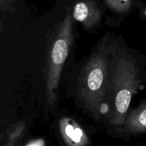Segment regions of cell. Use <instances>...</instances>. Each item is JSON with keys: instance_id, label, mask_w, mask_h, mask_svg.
<instances>
[{"instance_id": "3957f363", "label": "cell", "mask_w": 146, "mask_h": 146, "mask_svg": "<svg viewBox=\"0 0 146 146\" xmlns=\"http://www.w3.org/2000/svg\"><path fill=\"white\" fill-rule=\"evenodd\" d=\"M73 41L72 21L67 14L60 25L48 54L46 73V98L50 104L55 102L54 91L58 88L61 71Z\"/></svg>"}, {"instance_id": "6da1fadb", "label": "cell", "mask_w": 146, "mask_h": 146, "mask_svg": "<svg viewBox=\"0 0 146 146\" xmlns=\"http://www.w3.org/2000/svg\"><path fill=\"white\" fill-rule=\"evenodd\" d=\"M108 61L100 50L91 57L79 77L78 95L87 110L98 119L108 111L105 104L108 84Z\"/></svg>"}, {"instance_id": "277c9868", "label": "cell", "mask_w": 146, "mask_h": 146, "mask_svg": "<svg viewBox=\"0 0 146 146\" xmlns=\"http://www.w3.org/2000/svg\"><path fill=\"white\" fill-rule=\"evenodd\" d=\"M73 17L87 29L94 27L101 17V12L93 0H81L76 4Z\"/></svg>"}, {"instance_id": "7a4b0ae2", "label": "cell", "mask_w": 146, "mask_h": 146, "mask_svg": "<svg viewBox=\"0 0 146 146\" xmlns=\"http://www.w3.org/2000/svg\"><path fill=\"white\" fill-rule=\"evenodd\" d=\"M112 81L115 93V109L111 121L113 125H122L127 118L133 95L141 84L139 69L135 61L121 57L115 64Z\"/></svg>"}, {"instance_id": "ba28073f", "label": "cell", "mask_w": 146, "mask_h": 146, "mask_svg": "<svg viewBox=\"0 0 146 146\" xmlns=\"http://www.w3.org/2000/svg\"><path fill=\"white\" fill-rule=\"evenodd\" d=\"M23 131H24V126L23 125H20L19 126L17 129H15V131H14L12 132V133L10 135L9 138V142L8 145L7 146H14V143L17 141V140L21 136V135L22 134Z\"/></svg>"}, {"instance_id": "52a82bcc", "label": "cell", "mask_w": 146, "mask_h": 146, "mask_svg": "<svg viewBox=\"0 0 146 146\" xmlns=\"http://www.w3.org/2000/svg\"><path fill=\"white\" fill-rule=\"evenodd\" d=\"M104 1L112 11L117 13L127 12L133 4V0H104Z\"/></svg>"}, {"instance_id": "8992f818", "label": "cell", "mask_w": 146, "mask_h": 146, "mask_svg": "<svg viewBox=\"0 0 146 146\" xmlns=\"http://www.w3.org/2000/svg\"><path fill=\"white\" fill-rule=\"evenodd\" d=\"M124 130L125 132L134 134L146 132V101L142 103L127 117Z\"/></svg>"}, {"instance_id": "5b68a950", "label": "cell", "mask_w": 146, "mask_h": 146, "mask_svg": "<svg viewBox=\"0 0 146 146\" xmlns=\"http://www.w3.org/2000/svg\"><path fill=\"white\" fill-rule=\"evenodd\" d=\"M59 130L63 140L68 146H86L88 143L86 134L71 118H61L59 121Z\"/></svg>"}, {"instance_id": "9c48e42d", "label": "cell", "mask_w": 146, "mask_h": 146, "mask_svg": "<svg viewBox=\"0 0 146 146\" xmlns=\"http://www.w3.org/2000/svg\"><path fill=\"white\" fill-rule=\"evenodd\" d=\"M142 14H143V17H145V18H146V6L145 7V8H144L143 9Z\"/></svg>"}]
</instances>
